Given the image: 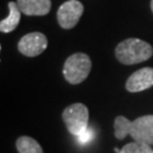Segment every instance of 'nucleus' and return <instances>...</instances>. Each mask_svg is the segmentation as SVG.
<instances>
[{
	"mask_svg": "<svg viewBox=\"0 0 153 153\" xmlns=\"http://www.w3.org/2000/svg\"><path fill=\"white\" fill-rule=\"evenodd\" d=\"M153 55V48L140 39H127L117 45L116 58L124 65H135L149 60Z\"/></svg>",
	"mask_w": 153,
	"mask_h": 153,
	"instance_id": "f257e3e1",
	"label": "nucleus"
},
{
	"mask_svg": "<svg viewBox=\"0 0 153 153\" xmlns=\"http://www.w3.org/2000/svg\"><path fill=\"white\" fill-rule=\"evenodd\" d=\"M8 8H9V15L6 17L5 19H2L0 22V31L2 33H9L14 31L18 26L19 21H21V14L22 11L19 9V7L15 4L14 1L8 2Z\"/></svg>",
	"mask_w": 153,
	"mask_h": 153,
	"instance_id": "1a4fd4ad",
	"label": "nucleus"
},
{
	"mask_svg": "<svg viewBox=\"0 0 153 153\" xmlns=\"http://www.w3.org/2000/svg\"><path fill=\"white\" fill-rule=\"evenodd\" d=\"M131 136L136 142L153 145V115L142 116L133 121Z\"/></svg>",
	"mask_w": 153,
	"mask_h": 153,
	"instance_id": "423d86ee",
	"label": "nucleus"
},
{
	"mask_svg": "<svg viewBox=\"0 0 153 153\" xmlns=\"http://www.w3.org/2000/svg\"><path fill=\"white\" fill-rule=\"evenodd\" d=\"M151 9H152V13H153V0H151Z\"/></svg>",
	"mask_w": 153,
	"mask_h": 153,
	"instance_id": "2eb2a0df",
	"label": "nucleus"
},
{
	"mask_svg": "<svg viewBox=\"0 0 153 153\" xmlns=\"http://www.w3.org/2000/svg\"><path fill=\"white\" fill-rule=\"evenodd\" d=\"M153 86V68L144 67L133 73L126 82V90L128 92L135 93Z\"/></svg>",
	"mask_w": 153,
	"mask_h": 153,
	"instance_id": "0eeeda50",
	"label": "nucleus"
},
{
	"mask_svg": "<svg viewBox=\"0 0 153 153\" xmlns=\"http://www.w3.org/2000/svg\"><path fill=\"white\" fill-rule=\"evenodd\" d=\"M84 11V6L78 0H68L59 7L57 19L62 28L69 30L76 26Z\"/></svg>",
	"mask_w": 153,
	"mask_h": 153,
	"instance_id": "20e7f679",
	"label": "nucleus"
},
{
	"mask_svg": "<svg viewBox=\"0 0 153 153\" xmlns=\"http://www.w3.org/2000/svg\"><path fill=\"white\" fill-rule=\"evenodd\" d=\"M62 120L68 131L73 135H79L88 126V109L83 103H74L62 112Z\"/></svg>",
	"mask_w": 153,
	"mask_h": 153,
	"instance_id": "7ed1b4c3",
	"label": "nucleus"
},
{
	"mask_svg": "<svg viewBox=\"0 0 153 153\" xmlns=\"http://www.w3.org/2000/svg\"><path fill=\"white\" fill-rule=\"evenodd\" d=\"M48 47V40L43 33L32 32L24 35L18 42V50L26 57L41 55Z\"/></svg>",
	"mask_w": 153,
	"mask_h": 153,
	"instance_id": "39448f33",
	"label": "nucleus"
},
{
	"mask_svg": "<svg viewBox=\"0 0 153 153\" xmlns=\"http://www.w3.org/2000/svg\"><path fill=\"white\" fill-rule=\"evenodd\" d=\"M152 153H153V152H152Z\"/></svg>",
	"mask_w": 153,
	"mask_h": 153,
	"instance_id": "dca6fc26",
	"label": "nucleus"
},
{
	"mask_svg": "<svg viewBox=\"0 0 153 153\" xmlns=\"http://www.w3.org/2000/svg\"><path fill=\"white\" fill-rule=\"evenodd\" d=\"M153 150L151 149V145L141 142H134L126 144L124 148L120 150L119 153H152Z\"/></svg>",
	"mask_w": 153,
	"mask_h": 153,
	"instance_id": "f8f14e48",
	"label": "nucleus"
},
{
	"mask_svg": "<svg viewBox=\"0 0 153 153\" xmlns=\"http://www.w3.org/2000/svg\"><path fill=\"white\" fill-rule=\"evenodd\" d=\"M92 62L86 53L77 52L67 58L64 65V76L71 84H79L86 79L91 71Z\"/></svg>",
	"mask_w": 153,
	"mask_h": 153,
	"instance_id": "f03ea898",
	"label": "nucleus"
},
{
	"mask_svg": "<svg viewBox=\"0 0 153 153\" xmlns=\"http://www.w3.org/2000/svg\"><path fill=\"white\" fill-rule=\"evenodd\" d=\"M131 123L124 116H118L115 120V136L117 140H124L127 135H131Z\"/></svg>",
	"mask_w": 153,
	"mask_h": 153,
	"instance_id": "9b49d317",
	"label": "nucleus"
},
{
	"mask_svg": "<svg viewBox=\"0 0 153 153\" xmlns=\"http://www.w3.org/2000/svg\"><path fill=\"white\" fill-rule=\"evenodd\" d=\"M115 152L116 153H119V152H120V150H119V149H117V148H115Z\"/></svg>",
	"mask_w": 153,
	"mask_h": 153,
	"instance_id": "4468645a",
	"label": "nucleus"
},
{
	"mask_svg": "<svg viewBox=\"0 0 153 153\" xmlns=\"http://www.w3.org/2000/svg\"><path fill=\"white\" fill-rule=\"evenodd\" d=\"M17 5L24 15L44 16L51 9V0H17Z\"/></svg>",
	"mask_w": 153,
	"mask_h": 153,
	"instance_id": "6e6552de",
	"label": "nucleus"
},
{
	"mask_svg": "<svg viewBox=\"0 0 153 153\" xmlns=\"http://www.w3.org/2000/svg\"><path fill=\"white\" fill-rule=\"evenodd\" d=\"M93 137H94L93 129L92 128H90V127H88V128H86V129H84L79 135H77L76 138H77V141L81 143V144H86V143H88L91 140H92Z\"/></svg>",
	"mask_w": 153,
	"mask_h": 153,
	"instance_id": "ddd939ff",
	"label": "nucleus"
},
{
	"mask_svg": "<svg viewBox=\"0 0 153 153\" xmlns=\"http://www.w3.org/2000/svg\"><path fill=\"white\" fill-rule=\"evenodd\" d=\"M18 153H43L41 145L30 136H21L16 141Z\"/></svg>",
	"mask_w": 153,
	"mask_h": 153,
	"instance_id": "9d476101",
	"label": "nucleus"
}]
</instances>
